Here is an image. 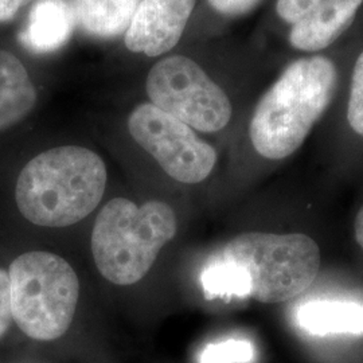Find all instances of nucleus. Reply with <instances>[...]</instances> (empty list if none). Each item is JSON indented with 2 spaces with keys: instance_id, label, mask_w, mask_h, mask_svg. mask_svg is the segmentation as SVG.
<instances>
[{
  "instance_id": "nucleus-1",
  "label": "nucleus",
  "mask_w": 363,
  "mask_h": 363,
  "mask_svg": "<svg viewBox=\"0 0 363 363\" xmlns=\"http://www.w3.org/2000/svg\"><path fill=\"white\" fill-rule=\"evenodd\" d=\"M104 160L88 148L57 147L33 157L21 171L15 201L21 214L43 228H65L88 217L103 199Z\"/></svg>"
},
{
  "instance_id": "nucleus-2",
  "label": "nucleus",
  "mask_w": 363,
  "mask_h": 363,
  "mask_svg": "<svg viewBox=\"0 0 363 363\" xmlns=\"http://www.w3.org/2000/svg\"><path fill=\"white\" fill-rule=\"evenodd\" d=\"M337 85V69L323 55L292 62L261 97L249 136L259 155L280 160L292 155L323 116Z\"/></svg>"
},
{
  "instance_id": "nucleus-3",
  "label": "nucleus",
  "mask_w": 363,
  "mask_h": 363,
  "mask_svg": "<svg viewBox=\"0 0 363 363\" xmlns=\"http://www.w3.org/2000/svg\"><path fill=\"white\" fill-rule=\"evenodd\" d=\"M177 229V216L164 202L139 206L127 198L111 199L91 232V255L99 272L116 286L140 281Z\"/></svg>"
},
{
  "instance_id": "nucleus-4",
  "label": "nucleus",
  "mask_w": 363,
  "mask_h": 363,
  "mask_svg": "<svg viewBox=\"0 0 363 363\" xmlns=\"http://www.w3.org/2000/svg\"><path fill=\"white\" fill-rule=\"evenodd\" d=\"M13 320L27 337L54 340L73 322L79 298L77 273L65 259L34 250L9 268Z\"/></svg>"
},
{
  "instance_id": "nucleus-5",
  "label": "nucleus",
  "mask_w": 363,
  "mask_h": 363,
  "mask_svg": "<svg viewBox=\"0 0 363 363\" xmlns=\"http://www.w3.org/2000/svg\"><path fill=\"white\" fill-rule=\"evenodd\" d=\"M220 259L247 272L250 296L259 303H284L308 289L320 268V250L306 234L250 232L232 238Z\"/></svg>"
},
{
  "instance_id": "nucleus-6",
  "label": "nucleus",
  "mask_w": 363,
  "mask_h": 363,
  "mask_svg": "<svg viewBox=\"0 0 363 363\" xmlns=\"http://www.w3.org/2000/svg\"><path fill=\"white\" fill-rule=\"evenodd\" d=\"M145 89L151 104L201 132L223 130L232 118L226 93L193 60L172 55L148 73Z\"/></svg>"
},
{
  "instance_id": "nucleus-7",
  "label": "nucleus",
  "mask_w": 363,
  "mask_h": 363,
  "mask_svg": "<svg viewBox=\"0 0 363 363\" xmlns=\"http://www.w3.org/2000/svg\"><path fill=\"white\" fill-rule=\"evenodd\" d=\"M128 130L175 181L187 184L205 181L217 163V152L210 144L154 104H140L130 112Z\"/></svg>"
},
{
  "instance_id": "nucleus-8",
  "label": "nucleus",
  "mask_w": 363,
  "mask_h": 363,
  "mask_svg": "<svg viewBox=\"0 0 363 363\" xmlns=\"http://www.w3.org/2000/svg\"><path fill=\"white\" fill-rule=\"evenodd\" d=\"M195 0H142L125 31L124 43L133 52L157 57L182 38Z\"/></svg>"
},
{
  "instance_id": "nucleus-9",
  "label": "nucleus",
  "mask_w": 363,
  "mask_h": 363,
  "mask_svg": "<svg viewBox=\"0 0 363 363\" xmlns=\"http://www.w3.org/2000/svg\"><path fill=\"white\" fill-rule=\"evenodd\" d=\"M363 0H323L291 28L289 42L301 52H320L350 26Z\"/></svg>"
},
{
  "instance_id": "nucleus-10",
  "label": "nucleus",
  "mask_w": 363,
  "mask_h": 363,
  "mask_svg": "<svg viewBox=\"0 0 363 363\" xmlns=\"http://www.w3.org/2000/svg\"><path fill=\"white\" fill-rule=\"evenodd\" d=\"M74 21V9L67 0H35L19 40L30 52H57L72 37Z\"/></svg>"
},
{
  "instance_id": "nucleus-11",
  "label": "nucleus",
  "mask_w": 363,
  "mask_h": 363,
  "mask_svg": "<svg viewBox=\"0 0 363 363\" xmlns=\"http://www.w3.org/2000/svg\"><path fill=\"white\" fill-rule=\"evenodd\" d=\"M37 103V91L23 64L0 50V132L21 123Z\"/></svg>"
},
{
  "instance_id": "nucleus-12",
  "label": "nucleus",
  "mask_w": 363,
  "mask_h": 363,
  "mask_svg": "<svg viewBox=\"0 0 363 363\" xmlns=\"http://www.w3.org/2000/svg\"><path fill=\"white\" fill-rule=\"evenodd\" d=\"M298 323L312 335L362 334L363 304L346 300H312L296 312Z\"/></svg>"
},
{
  "instance_id": "nucleus-13",
  "label": "nucleus",
  "mask_w": 363,
  "mask_h": 363,
  "mask_svg": "<svg viewBox=\"0 0 363 363\" xmlns=\"http://www.w3.org/2000/svg\"><path fill=\"white\" fill-rule=\"evenodd\" d=\"M140 0H74V13L82 28L99 38L127 31Z\"/></svg>"
},
{
  "instance_id": "nucleus-14",
  "label": "nucleus",
  "mask_w": 363,
  "mask_h": 363,
  "mask_svg": "<svg viewBox=\"0 0 363 363\" xmlns=\"http://www.w3.org/2000/svg\"><path fill=\"white\" fill-rule=\"evenodd\" d=\"M205 296L214 298H249L250 283L247 272L230 261L213 259L201 274Z\"/></svg>"
},
{
  "instance_id": "nucleus-15",
  "label": "nucleus",
  "mask_w": 363,
  "mask_h": 363,
  "mask_svg": "<svg viewBox=\"0 0 363 363\" xmlns=\"http://www.w3.org/2000/svg\"><path fill=\"white\" fill-rule=\"evenodd\" d=\"M255 346L247 339H228L208 345L199 355V363H250Z\"/></svg>"
},
{
  "instance_id": "nucleus-16",
  "label": "nucleus",
  "mask_w": 363,
  "mask_h": 363,
  "mask_svg": "<svg viewBox=\"0 0 363 363\" xmlns=\"http://www.w3.org/2000/svg\"><path fill=\"white\" fill-rule=\"evenodd\" d=\"M347 120L352 130L363 136V52L359 54L352 70Z\"/></svg>"
},
{
  "instance_id": "nucleus-17",
  "label": "nucleus",
  "mask_w": 363,
  "mask_h": 363,
  "mask_svg": "<svg viewBox=\"0 0 363 363\" xmlns=\"http://www.w3.org/2000/svg\"><path fill=\"white\" fill-rule=\"evenodd\" d=\"M323 0H277V15L289 25H295L311 13Z\"/></svg>"
},
{
  "instance_id": "nucleus-18",
  "label": "nucleus",
  "mask_w": 363,
  "mask_h": 363,
  "mask_svg": "<svg viewBox=\"0 0 363 363\" xmlns=\"http://www.w3.org/2000/svg\"><path fill=\"white\" fill-rule=\"evenodd\" d=\"M13 323L11 289L9 271L0 269V339L6 335Z\"/></svg>"
},
{
  "instance_id": "nucleus-19",
  "label": "nucleus",
  "mask_w": 363,
  "mask_h": 363,
  "mask_svg": "<svg viewBox=\"0 0 363 363\" xmlns=\"http://www.w3.org/2000/svg\"><path fill=\"white\" fill-rule=\"evenodd\" d=\"M261 0H208L210 6L223 15L238 16L253 10Z\"/></svg>"
},
{
  "instance_id": "nucleus-20",
  "label": "nucleus",
  "mask_w": 363,
  "mask_h": 363,
  "mask_svg": "<svg viewBox=\"0 0 363 363\" xmlns=\"http://www.w3.org/2000/svg\"><path fill=\"white\" fill-rule=\"evenodd\" d=\"M35 0H0V23L10 22L27 4Z\"/></svg>"
},
{
  "instance_id": "nucleus-21",
  "label": "nucleus",
  "mask_w": 363,
  "mask_h": 363,
  "mask_svg": "<svg viewBox=\"0 0 363 363\" xmlns=\"http://www.w3.org/2000/svg\"><path fill=\"white\" fill-rule=\"evenodd\" d=\"M354 232H355V240L363 249V206L357 214V218L354 222Z\"/></svg>"
}]
</instances>
